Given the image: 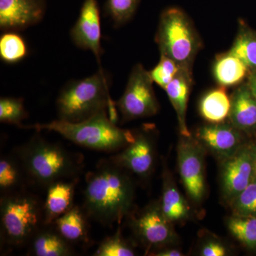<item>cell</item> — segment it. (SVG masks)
<instances>
[{
    "label": "cell",
    "instance_id": "14",
    "mask_svg": "<svg viewBox=\"0 0 256 256\" xmlns=\"http://www.w3.org/2000/svg\"><path fill=\"white\" fill-rule=\"evenodd\" d=\"M197 137L216 154L228 158L236 152L240 141L236 130L226 124H213L204 126L198 130Z\"/></svg>",
    "mask_w": 256,
    "mask_h": 256
},
{
    "label": "cell",
    "instance_id": "20",
    "mask_svg": "<svg viewBox=\"0 0 256 256\" xmlns=\"http://www.w3.org/2000/svg\"><path fill=\"white\" fill-rule=\"evenodd\" d=\"M232 100L224 88L215 89L204 96L200 104L204 118L212 124H220L230 114Z\"/></svg>",
    "mask_w": 256,
    "mask_h": 256
},
{
    "label": "cell",
    "instance_id": "21",
    "mask_svg": "<svg viewBox=\"0 0 256 256\" xmlns=\"http://www.w3.org/2000/svg\"><path fill=\"white\" fill-rule=\"evenodd\" d=\"M214 70L217 82L224 87L240 84L248 72L244 62L229 52L217 60Z\"/></svg>",
    "mask_w": 256,
    "mask_h": 256
},
{
    "label": "cell",
    "instance_id": "2",
    "mask_svg": "<svg viewBox=\"0 0 256 256\" xmlns=\"http://www.w3.org/2000/svg\"><path fill=\"white\" fill-rule=\"evenodd\" d=\"M82 156L37 136L14 152L26 178L46 188L56 182L77 178L84 168Z\"/></svg>",
    "mask_w": 256,
    "mask_h": 256
},
{
    "label": "cell",
    "instance_id": "7",
    "mask_svg": "<svg viewBox=\"0 0 256 256\" xmlns=\"http://www.w3.org/2000/svg\"><path fill=\"white\" fill-rule=\"evenodd\" d=\"M153 80L142 64H137L130 74L126 90L116 102L126 120L154 116L158 111V102L152 86Z\"/></svg>",
    "mask_w": 256,
    "mask_h": 256
},
{
    "label": "cell",
    "instance_id": "25",
    "mask_svg": "<svg viewBox=\"0 0 256 256\" xmlns=\"http://www.w3.org/2000/svg\"><path fill=\"white\" fill-rule=\"evenodd\" d=\"M24 176L22 170L16 158H2L0 160V188L3 194L18 190Z\"/></svg>",
    "mask_w": 256,
    "mask_h": 256
},
{
    "label": "cell",
    "instance_id": "11",
    "mask_svg": "<svg viewBox=\"0 0 256 256\" xmlns=\"http://www.w3.org/2000/svg\"><path fill=\"white\" fill-rule=\"evenodd\" d=\"M178 162L186 191L193 200L198 201L205 190L203 162L200 152L191 143H182L178 146Z\"/></svg>",
    "mask_w": 256,
    "mask_h": 256
},
{
    "label": "cell",
    "instance_id": "24",
    "mask_svg": "<svg viewBox=\"0 0 256 256\" xmlns=\"http://www.w3.org/2000/svg\"><path fill=\"white\" fill-rule=\"evenodd\" d=\"M162 212L169 222L178 220L184 218L188 214V206L178 188L165 184L162 201Z\"/></svg>",
    "mask_w": 256,
    "mask_h": 256
},
{
    "label": "cell",
    "instance_id": "17",
    "mask_svg": "<svg viewBox=\"0 0 256 256\" xmlns=\"http://www.w3.org/2000/svg\"><path fill=\"white\" fill-rule=\"evenodd\" d=\"M192 82V69L180 68L174 78L164 88L176 111L180 132L185 137L190 136L186 126V114Z\"/></svg>",
    "mask_w": 256,
    "mask_h": 256
},
{
    "label": "cell",
    "instance_id": "1",
    "mask_svg": "<svg viewBox=\"0 0 256 256\" xmlns=\"http://www.w3.org/2000/svg\"><path fill=\"white\" fill-rule=\"evenodd\" d=\"M133 188L124 169L109 158L88 173L84 208L88 217L105 226L122 220L132 204Z\"/></svg>",
    "mask_w": 256,
    "mask_h": 256
},
{
    "label": "cell",
    "instance_id": "30",
    "mask_svg": "<svg viewBox=\"0 0 256 256\" xmlns=\"http://www.w3.org/2000/svg\"><path fill=\"white\" fill-rule=\"evenodd\" d=\"M180 68V67L174 60L161 55L159 63L150 72V74L153 82H156L160 87L164 89L174 78Z\"/></svg>",
    "mask_w": 256,
    "mask_h": 256
},
{
    "label": "cell",
    "instance_id": "23",
    "mask_svg": "<svg viewBox=\"0 0 256 256\" xmlns=\"http://www.w3.org/2000/svg\"><path fill=\"white\" fill-rule=\"evenodd\" d=\"M28 53V45L16 32H5L0 38V57L6 64H16Z\"/></svg>",
    "mask_w": 256,
    "mask_h": 256
},
{
    "label": "cell",
    "instance_id": "15",
    "mask_svg": "<svg viewBox=\"0 0 256 256\" xmlns=\"http://www.w3.org/2000/svg\"><path fill=\"white\" fill-rule=\"evenodd\" d=\"M76 183L77 178L63 180L47 188L46 200L44 203V225L53 224L74 206Z\"/></svg>",
    "mask_w": 256,
    "mask_h": 256
},
{
    "label": "cell",
    "instance_id": "8",
    "mask_svg": "<svg viewBox=\"0 0 256 256\" xmlns=\"http://www.w3.org/2000/svg\"><path fill=\"white\" fill-rule=\"evenodd\" d=\"M100 13L96 0H84L80 14L72 30L70 38L76 46L92 52L100 63L101 47Z\"/></svg>",
    "mask_w": 256,
    "mask_h": 256
},
{
    "label": "cell",
    "instance_id": "35",
    "mask_svg": "<svg viewBox=\"0 0 256 256\" xmlns=\"http://www.w3.org/2000/svg\"><path fill=\"white\" fill-rule=\"evenodd\" d=\"M255 171H256V163H255Z\"/></svg>",
    "mask_w": 256,
    "mask_h": 256
},
{
    "label": "cell",
    "instance_id": "16",
    "mask_svg": "<svg viewBox=\"0 0 256 256\" xmlns=\"http://www.w3.org/2000/svg\"><path fill=\"white\" fill-rule=\"evenodd\" d=\"M28 244L32 256H69L74 254L72 244L58 233L53 224L42 226Z\"/></svg>",
    "mask_w": 256,
    "mask_h": 256
},
{
    "label": "cell",
    "instance_id": "27",
    "mask_svg": "<svg viewBox=\"0 0 256 256\" xmlns=\"http://www.w3.org/2000/svg\"><path fill=\"white\" fill-rule=\"evenodd\" d=\"M140 0H107L106 14L116 28L127 23L136 14Z\"/></svg>",
    "mask_w": 256,
    "mask_h": 256
},
{
    "label": "cell",
    "instance_id": "13",
    "mask_svg": "<svg viewBox=\"0 0 256 256\" xmlns=\"http://www.w3.org/2000/svg\"><path fill=\"white\" fill-rule=\"evenodd\" d=\"M255 168L252 154L248 150L236 152L228 158L224 166L222 182L226 194L236 197L252 182Z\"/></svg>",
    "mask_w": 256,
    "mask_h": 256
},
{
    "label": "cell",
    "instance_id": "31",
    "mask_svg": "<svg viewBox=\"0 0 256 256\" xmlns=\"http://www.w3.org/2000/svg\"><path fill=\"white\" fill-rule=\"evenodd\" d=\"M234 210L237 216H256V181L252 182L236 197Z\"/></svg>",
    "mask_w": 256,
    "mask_h": 256
},
{
    "label": "cell",
    "instance_id": "28",
    "mask_svg": "<svg viewBox=\"0 0 256 256\" xmlns=\"http://www.w3.org/2000/svg\"><path fill=\"white\" fill-rule=\"evenodd\" d=\"M28 117L23 99L4 97L0 99V121L23 128L22 122Z\"/></svg>",
    "mask_w": 256,
    "mask_h": 256
},
{
    "label": "cell",
    "instance_id": "10",
    "mask_svg": "<svg viewBox=\"0 0 256 256\" xmlns=\"http://www.w3.org/2000/svg\"><path fill=\"white\" fill-rule=\"evenodd\" d=\"M154 148L146 134H134V140L124 146V150L110 156L114 162L133 174L146 178L150 174L154 164Z\"/></svg>",
    "mask_w": 256,
    "mask_h": 256
},
{
    "label": "cell",
    "instance_id": "5",
    "mask_svg": "<svg viewBox=\"0 0 256 256\" xmlns=\"http://www.w3.org/2000/svg\"><path fill=\"white\" fill-rule=\"evenodd\" d=\"M2 242L8 246L28 244L33 236L44 225V204L28 192L3 194L0 202Z\"/></svg>",
    "mask_w": 256,
    "mask_h": 256
},
{
    "label": "cell",
    "instance_id": "3",
    "mask_svg": "<svg viewBox=\"0 0 256 256\" xmlns=\"http://www.w3.org/2000/svg\"><path fill=\"white\" fill-rule=\"evenodd\" d=\"M25 128L53 131L79 146L106 152L124 149L134 138L130 131L121 129L112 122L108 110L102 111L82 122H69L58 119Z\"/></svg>",
    "mask_w": 256,
    "mask_h": 256
},
{
    "label": "cell",
    "instance_id": "6",
    "mask_svg": "<svg viewBox=\"0 0 256 256\" xmlns=\"http://www.w3.org/2000/svg\"><path fill=\"white\" fill-rule=\"evenodd\" d=\"M156 42L161 55L174 60L180 68H191L202 47L192 20L180 8L172 6L160 16Z\"/></svg>",
    "mask_w": 256,
    "mask_h": 256
},
{
    "label": "cell",
    "instance_id": "22",
    "mask_svg": "<svg viewBox=\"0 0 256 256\" xmlns=\"http://www.w3.org/2000/svg\"><path fill=\"white\" fill-rule=\"evenodd\" d=\"M229 53L232 54L248 69L256 70V33L242 26Z\"/></svg>",
    "mask_w": 256,
    "mask_h": 256
},
{
    "label": "cell",
    "instance_id": "29",
    "mask_svg": "<svg viewBox=\"0 0 256 256\" xmlns=\"http://www.w3.org/2000/svg\"><path fill=\"white\" fill-rule=\"evenodd\" d=\"M132 248L124 242L120 234L116 233L100 242L94 254L96 256H133Z\"/></svg>",
    "mask_w": 256,
    "mask_h": 256
},
{
    "label": "cell",
    "instance_id": "12",
    "mask_svg": "<svg viewBox=\"0 0 256 256\" xmlns=\"http://www.w3.org/2000/svg\"><path fill=\"white\" fill-rule=\"evenodd\" d=\"M169 223L160 207L151 206L133 220L132 226L144 244L150 246H158L168 244L172 238Z\"/></svg>",
    "mask_w": 256,
    "mask_h": 256
},
{
    "label": "cell",
    "instance_id": "34",
    "mask_svg": "<svg viewBox=\"0 0 256 256\" xmlns=\"http://www.w3.org/2000/svg\"><path fill=\"white\" fill-rule=\"evenodd\" d=\"M156 256H182V252L178 250H165L162 252H160L154 254Z\"/></svg>",
    "mask_w": 256,
    "mask_h": 256
},
{
    "label": "cell",
    "instance_id": "4",
    "mask_svg": "<svg viewBox=\"0 0 256 256\" xmlns=\"http://www.w3.org/2000/svg\"><path fill=\"white\" fill-rule=\"evenodd\" d=\"M110 79L102 68L97 73L66 84L57 98L58 120L78 122L116 105L109 94Z\"/></svg>",
    "mask_w": 256,
    "mask_h": 256
},
{
    "label": "cell",
    "instance_id": "18",
    "mask_svg": "<svg viewBox=\"0 0 256 256\" xmlns=\"http://www.w3.org/2000/svg\"><path fill=\"white\" fill-rule=\"evenodd\" d=\"M229 117L238 129L247 130L256 127V98L248 86L238 88L234 92Z\"/></svg>",
    "mask_w": 256,
    "mask_h": 256
},
{
    "label": "cell",
    "instance_id": "33",
    "mask_svg": "<svg viewBox=\"0 0 256 256\" xmlns=\"http://www.w3.org/2000/svg\"><path fill=\"white\" fill-rule=\"evenodd\" d=\"M248 87L250 89L252 94L256 98V70L250 75L249 78Z\"/></svg>",
    "mask_w": 256,
    "mask_h": 256
},
{
    "label": "cell",
    "instance_id": "9",
    "mask_svg": "<svg viewBox=\"0 0 256 256\" xmlns=\"http://www.w3.org/2000/svg\"><path fill=\"white\" fill-rule=\"evenodd\" d=\"M45 11V0H0V28L22 31L40 22Z\"/></svg>",
    "mask_w": 256,
    "mask_h": 256
},
{
    "label": "cell",
    "instance_id": "19",
    "mask_svg": "<svg viewBox=\"0 0 256 256\" xmlns=\"http://www.w3.org/2000/svg\"><path fill=\"white\" fill-rule=\"evenodd\" d=\"M87 217L85 210L74 205L53 224L58 233L70 244L87 242L88 240Z\"/></svg>",
    "mask_w": 256,
    "mask_h": 256
},
{
    "label": "cell",
    "instance_id": "26",
    "mask_svg": "<svg viewBox=\"0 0 256 256\" xmlns=\"http://www.w3.org/2000/svg\"><path fill=\"white\" fill-rule=\"evenodd\" d=\"M229 230L239 242L256 248V216H236L228 220Z\"/></svg>",
    "mask_w": 256,
    "mask_h": 256
},
{
    "label": "cell",
    "instance_id": "32",
    "mask_svg": "<svg viewBox=\"0 0 256 256\" xmlns=\"http://www.w3.org/2000/svg\"><path fill=\"white\" fill-rule=\"evenodd\" d=\"M226 254L225 248L218 242H210L202 248L204 256H224Z\"/></svg>",
    "mask_w": 256,
    "mask_h": 256
}]
</instances>
